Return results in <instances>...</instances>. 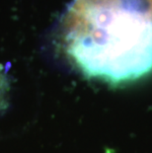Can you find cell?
I'll list each match as a JSON object with an SVG mask.
<instances>
[{
    "label": "cell",
    "instance_id": "6da1fadb",
    "mask_svg": "<svg viewBox=\"0 0 152 153\" xmlns=\"http://www.w3.org/2000/svg\"><path fill=\"white\" fill-rule=\"evenodd\" d=\"M60 24L63 50L87 77L121 84L152 71V17L122 0H76Z\"/></svg>",
    "mask_w": 152,
    "mask_h": 153
},
{
    "label": "cell",
    "instance_id": "7a4b0ae2",
    "mask_svg": "<svg viewBox=\"0 0 152 153\" xmlns=\"http://www.w3.org/2000/svg\"><path fill=\"white\" fill-rule=\"evenodd\" d=\"M4 3H31V4H50L53 5L56 11L62 16V19L72 5L76 2V0H3Z\"/></svg>",
    "mask_w": 152,
    "mask_h": 153
},
{
    "label": "cell",
    "instance_id": "3957f363",
    "mask_svg": "<svg viewBox=\"0 0 152 153\" xmlns=\"http://www.w3.org/2000/svg\"><path fill=\"white\" fill-rule=\"evenodd\" d=\"M139 1H141L142 3H144L145 5L148 6L151 10H152V0H139Z\"/></svg>",
    "mask_w": 152,
    "mask_h": 153
}]
</instances>
